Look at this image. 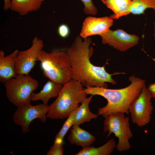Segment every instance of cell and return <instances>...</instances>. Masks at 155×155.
<instances>
[{"label":"cell","mask_w":155,"mask_h":155,"mask_svg":"<svg viewBox=\"0 0 155 155\" xmlns=\"http://www.w3.org/2000/svg\"><path fill=\"white\" fill-rule=\"evenodd\" d=\"M91 38H84L78 35L72 45L67 51L71 67L72 78L80 82L83 86L107 88V82L113 85L117 82L112 76L122 73L111 74L106 72L105 66L94 65L90 60L93 53V48L90 46Z\"/></svg>","instance_id":"obj_1"},{"label":"cell","mask_w":155,"mask_h":155,"mask_svg":"<svg viewBox=\"0 0 155 155\" xmlns=\"http://www.w3.org/2000/svg\"><path fill=\"white\" fill-rule=\"evenodd\" d=\"M113 21L110 17L88 16L84 20L80 35L84 39L92 35H100L109 29Z\"/></svg>","instance_id":"obj_11"},{"label":"cell","mask_w":155,"mask_h":155,"mask_svg":"<svg viewBox=\"0 0 155 155\" xmlns=\"http://www.w3.org/2000/svg\"><path fill=\"white\" fill-rule=\"evenodd\" d=\"M57 32L61 37L63 38H66L69 36L70 33L69 28L65 24H61L58 27Z\"/></svg>","instance_id":"obj_23"},{"label":"cell","mask_w":155,"mask_h":155,"mask_svg":"<svg viewBox=\"0 0 155 155\" xmlns=\"http://www.w3.org/2000/svg\"><path fill=\"white\" fill-rule=\"evenodd\" d=\"M44 46L43 41L35 37L29 49L19 51L16 57L15 67L17 74L29 75L36 65L38 57Z\"/></svg>","instance_id":"obj_9"},{"label":"cell","mask_w":155,"mask_h":155,"mask_svg":"<svg viewBox=\"0 0 155 155\" xmlns=\"http://www.w3.org/2000/svg\"><path fill=\"white\" fill-rule=\"evenodd\" d=\"M116 142L111 139L102 146L97 148L89 146L83 148L76 155H109L116 147Z\"/></svg>","instance_id":"obj_18"},{"label":"cell","mask_w":155,"mask_h":155,"mask_svg":"<svg viewBox=\"0 0 155 155\" xmlns=\"http://www.w3.org/2000/svg\"><path fill=\"white\" fill-rule=\"evenodd\" d=\"M99 35L103 44H108L121 52L134 46L139 40V38L136 35L129 34L121 29L114 30L109 29Z\"/></svg>","instance_id":"obj_10"},{"label":"cell","mask_w":155,"mask_h":155,"mask_svg":"<svg viewBox=\"0 0 155 155\" xmlns=\"http://www.w3.org/2000/svg\"><path fill=\"white\" fill-rule=\"evenodd\" d=\"M19 51L16 49L5 56L4 51H0V81L4 83L17 75L15 71L16 59Z\"/></svg>","instance_id":"obj_12"},{"label":"cell","mask_w":155,"mask_h":155,"mask_svg":"<svg viewBox=\"0 0 155 155\" xmlns=\"http://www.w3.org/2000/svg\"><path fill=\"white\" fill-rule=\"evenodd\" d=\"M124 113L118 112L105 118L103 123L104 131L108 132V138L112 133L118 139L116 147L119 152L128 151L131 148L129 140L133 136L130 127L129 117Z\"/></svg>","instance_id":"obj_6"},{"label":"cell","mask_w":155,"mask_h":155,"mask_svg":"<svg viewBox=\"0 0 155 155\" xmlns=\"http://www.w3.org/2000/svg\"><path fill=\"white\" fill-rule=\"evenodd\" d=\"M83 3L84 7L83 11L86 14L94 16L97 13L96 7L93 4L92 0H80Z\"/></svg>","instance_id":"obj_21"},{"label":"cell","mask_w":155,"mask_h":155,"mask_svg":"<svg viewBox=\"0 0 155 155\" xmlns=\"http://www.w3.org/2000/svg\"><path fill=\"white\" fill-rule=\"evenodd\" d=\"M101 1L113 13L110 16L112 19L117 20L130 13L132 3L131 0H101Z\"/></svg>","instance_id":"obj_15"},{"label":"cell","mask_w":155,"mask_h":155,"mask_svg":"<svg viewBox=\"0 0 155 155\" xmlns=\"http://www.w3.org/2000/svg\"><path fill=\"white\" fill-rule=\"evenodd\" d=\"M37 61L41 62L43 74L49 80L63 85L72 79L71 65L67 53H49L42 50Z\"/></svg>","instance_id":"obj_4"},{"label":"cell","mask_w":155,"mask_h":155,"mask_svg":"<svg viewBox=\"0 0 155 155\" xmlns=\"http://www.w3.org/2000/svg\"><path fill=\"white\" fill-rule=\"evenodd\" d=\"M38 86V81L29 75L17 74L4 83L7 97L17 107L31 103V94Z\"/></svg>","instance_id":"obj_5"},{"label":"cell","mask_w":155,"mask_h":155,"mask_svg":"<svg viewBox=\"0 0 155 155\" xmlns=\"http://www.w3.org/2000/svg\"><path fill=\"white\" fill-rule=\"evenodd\" d=\"M4 4L3 9L6 11L9 9H10V4L11 0H3Z\"/></svg>","instance_id":"obj_25"},{"label":"cell","mask_w":155,"mask_h":155,"mask_svg":"<svg viewBox=\"0 0 155 155\" xmlns=\"http://www.w3.org/2000/svg\"><path fill=\"white\" fill-rule=\"evenodd\" d=\"M79 81L71 79L63 86L56 100L49 106L47 117L51 119H64L79 107L87 94Z\"/></svg>","instance_id":"obj_3"},{"label":"cell","mask_w":155,"mask_h":155,"mask_svg":"<svg viewBox=\"0 0 155 155\" xmlns=\"http://www.w3.org/2000/svg\"><path fill=\"white\" fill-rule=\"evenodd\" d=\"M152 98L145 84L138 96L131 103L129 108L132 122L142 127L150 122L153 107L151 102Z\"/></svg>","instance_id":"obj_7"},{"label":"cell","mask_w":155,"mask_h":155,"mask_svg":"<svg viewBox=\"0 0 155 155\" xmlns=\"http://www.w3.org/2000/svg\"><path fill=\"white\" fill-rule=\"evenodd\" d=\"M93 96L91 95L89 97H86L81 103L76 113L73 125H80L84 123L89 122L92 119L97 117L98 115L92 113L89 107V103Z\"/></svg>","instance_id":"obj_17"},{"label":"cell","mask_w":155,"mask_h":155,"mask_svg":"<svg viewBox=\"0 0 155 155\" xmlns=\"http://www.w3.org/2000/svg\"><path fill=\"white\" fill-rule=\"evenodd\" d=\"M130 84L121 89H113L100 87L84 88L87 94L102 96L107 101L104 107L98 108V115L104 118L121 112L129 114V107L133 101L139 95L146 84L145 80L133 75L129 78Z\"/></svg>","instance_id":"obj_2"},{"label":"cell","mask_w":155,"mask_h":155,"mask_svg":"<svg viewBox=\"0 0 155 155\" xmlns=\"http://www.w3.org/2000/svg\"><path fill=\"white\" fill-rule=\"evenodd\" d=\"M132 3L130 8V13L134 15L144 13L149 8L155 11V0H131Z\"/></svg>","instance_id":"obj_19"},{"label":"cell","mask_w":155,"mask_h":155,"mask_svg":"<svg viewBox=\"0 0 155 155\" xmlns=\"http://www.w3.org/2000/svg\"><path fill=\"white\" fill-rule=\"evenodd\" d=\"M61 84L49 80L39 92H32L31 94V101H42L43 104H47L49 100L52 98L57 97L63 87Z\"/></svg>","instance_id":"obj_13"},{"label":"cell","mask_w":155,"mask_h":155,"mask_svg":"<svg viewBox=\"0 0 155 155\" xmlns=\"http://www.w3.org/2000/svg\"><path fill=\"white\" fill-rule=\"evenodd\" d=\"M68 140L71 144H75L82 148L90 146L96 140L94 135L77 125L72 126Z\"/></svg>","instance_id":"obj_14"},{"label":"cell","mask_w":155,"mask_h":155,"mask_svg":"<svg viewBox=\"0 0 155 155\" xmlns=\"http://www.w3.org/2000/svg\"><path fill=\"white\" fill-rule=\"evenodd\" d=\"M64 150L62 144L54 143L47 152V155H63Z\"/></svg>","instance_id":"obj_22"},{"label":"cell","mask_w":155,"mask_h":155,"mask_svg":"<svg viewBox=\"0 0 155 155\" xmlns=\"http://www.w3.org/2000/svg\"><path fill=\"white\" fill-rule=\"evenodd\" d=\"M45 0H11L10 9L20 16L26 15L30 12L38 10Z\"/></svg>","instance_id":"obj_16"},{"label":"cell","mask_w":155,"mask_h":155,"mask_svg":"<svg viewBox=\"0 0 155 155\" xmlns=\"http://www.w3.org/2000/svg\"><path fill=\"white\" fill-rule=\"evenodd\" d=\"M49 108V105L44 104L32 105L29 103L18 107L13 116V122L20 125L22 132L26 133L30 131V125L33 120L38 118L45 123Z\"/></svg>","instance_id":"obj_8"},{"label":"cell","mask_w":155,"mask_h":155,"mask_svg":"<svg viewBox=\"0 0 155 155\" xmlns=\"http://www.w3.org/2000/svg\"><path fill=\"white\" fill-rule=\"evenodd\" d=\"M154 39H155V22L154 23Z\"/></svg>","instance_id":"obj_26"},{"label":"cell","mask_w":155,"mask_h":155,"mask_svg":"<svg viewBox=\"0 0 155 155\" xmlns=\"http://www.w3.org/2000/svg\"><path fill=\"white\" fill-rule=\"evenodd\" d=\"M148 88L152 98H155V83L150 84Z\"/></svg>","instance_id":"obj_24"},{"label":"cell","mask_w":155,"mask_h":155,"mask_svg":"<svg viewBox=\"0 0 155 155\" xmlns=\"http://www.w3.org/2000/svg\"><path fill=\"white\" fill-rule=\"evenodd\" d=\"M78 107L72 112L67 118V119L63 123L62 128L56 135L54 143L62 144L64 136L69 129L73 125Z\"/></svg>","instance_id":"obj_20"}]
</instances>
